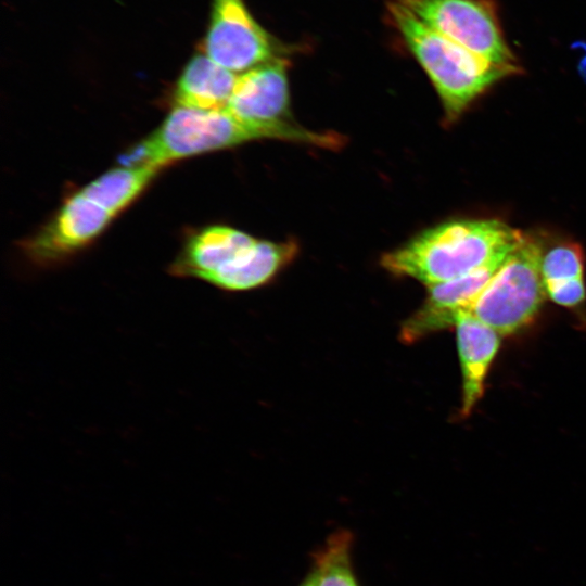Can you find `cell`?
Returning <instances> with one entry per match:
<instances>
[{
	"label": "cell",
	"instance_id": "cell-5",
	"mask_svg": "<svg viewBox=\"0 0 586 586\" xmlns=\"http://www.w3.org/2000/svg\"><path fill=\"white\" fill-rule=\"evenodd\" d=\"M424 24L491 63L521 72L494 0H397Z\"/></svg>",
	"mask_w": 586,
	"mask_h": 586
},
{
	"label": "cell",
	"instance_id": "cell-8",
	"mask_svg": "<svg viewBox=\"0 0 586 586\" xmlns=\"http://www.w3.org/2000/svg\"><path fill=\"white\" fill-rule=\"evenodd\" d=\"M511 251L495 255L482 266L461 277L429 286L423 305L404 322L400 331L402 340L411 343L428 334L455 326L458 311L469 308Z\"/></svg>",
	"mask_w": 586,
	"mask_h": 586
},
{
	"label": "cell",
	"instance_id": "cell-6",
	"mask_svg": "<svg viewBox=\"0 0 586 586\" xmlns=\"http://www.w3.org/2000/svg\"><path fill=\"white\" fill-rule=\"evenodd\" d=\"M202 50L233 73H244L279 58L276 41L253 17L244 0H212Z\"/></svg>",
	"mask_w": 586,
	"mask_h": 586
},
{
	"label": "cell",
	"instance_id": "cell-7",
	"mask_svg": "<svg viewBox=\"0 0 586 586\" xmlns=\"http://www.w3.org/2000/svg\"><path fill=\"white\" fill-rule=\"evenodd\" d=\"M114 218L80 191L69 196L22 249L36 265L60 264L85 249Z\"/></svg>",
	"mask_w": 586,
	"mask_h": 586
},
{
	"label": "cell",
	"instance_id": "cell-14",
	"mask_svg": "<svg viewBox=\"0 0 586 586\" xmlns=\"http://www.w3.org/2000/svg\"><path fill=\"white\" fill-rule=\"evenodd\" d=\"M160 170L149 165H122L92 180L80 192L115 217L142 193Z\"/></svg>",
	"mask_w": 586,
	"mask_h": 586
},
{
	"label": "cell",
	"instance_id": "cell-11",
	"mask_svg": "<svg viewBox=\"0 0 586 586\" xmlns=\"http://www.w3.org/2000/svg\"><path fill=\"white\" fill-rule=\"evenodd\" d=\"M462 377L460 415L468 417L484 394L485 380L498 353L500 335L466 309L455 320Z\"/></svg>",
	"mask_w": 586,
	"mask_h": 586
},
{
	"label": "cell",
	"instance_id": "cell-13",
	"mask_svg": "<svg viewBox=\"0 0 586 586\" xmlns=\"http://www.w3.org/2000/svg\"><path fill=\"white\" fill-rule=\"evenodd\" d=\"M296 251L297 245L293 241L257 240L247 252L216 272L207 283L231 292L258 288L289 264Z\"/></svg>",
	"mask_w": 586,
	"mask_h": 586
},
{
	"label": "cell",
	"instance_id": "cell-12",
	"mask_svg": "<svg viewBox=\"0 0 586 586\" xmlns=\"http://www.w3.org/2000/svg\"><path fill=\"white\" fill-rule=\"evenodd\" d=\"M238 76L201 52L183 67L174 88L176 106L198 110H226Z\"/></svg>",
	"mask_w": 586,
	"mask_h": 586
},
{
	"label": "cell",
	"instance_id": "cell-9",
	"mask_svg": "<svg viewBox=\"0 0 586 586\" xmlns=\"http://www.w3.org/2000/svg\"><path fill=\"white\" fill-rule=\"evenodd\" d=\"M286 65L279 56L239 75L226 110L249 123L289 122Z\"/></svg>",
	"mask_w": 586,
	"mask_h": 586
},
{
	"label": "cell",
	"instance_id": "cell-10",
	"mask_svg": "<svg viewBox=\"0 0 586 586\" xmlns=\"http://www.w3.org/2000/svg\"><path fill=\"white\" fill-rule=\"evenodd\" d=\"M256 239L227 226L206 227L187 240L169 266L173 276L208 282L219 270L240 258Z\"/></svg>",
	"mask_w": 586,
	"mask_h": 586
},
{
	"label": "cell",
	"instance_id": "cell-1",
	"mask_svg": "<svg viewBox=\"0 0 586 586\" xmlns=\"http://www.w3.org/2000/svg\"><path fill=\"white\" fill-rule=\"evenodd\" d=\"M279 139L333 149L337 138L294 123L256 124L241 120L227 110L176 106L149 137L120 156L125 166L163 167L201 153L227 149L256 139Z\"/></svg>",
	"mask_w": 586,
	"mask_h": 586
},
{
	"label": "cell",
	"instance_id": "cell-15",
	"mask_svg": "<svg viewBox=\"0 0 586 586\" xmlns=\"http://www.w3.org/2000/svg\"><path fill=\"white\" fill-rule=\"evenodd\" d=\"M354 534L337 528L311 552L316 586H361L353 562Z\"/></svg>",
	"mask_w": 586,
	"mask_h": 586
},
{
	"label": "cell",
	"instance_id": "cell-17",
	"mask_svg": "<svg viewBox=\"0 0 586 586\" xmlns=\"http://www.w3.org/2000/svg\"><path fill=\"white\" fill-rule=\"evenodd\" d=\"M296 586H316V575L311 568Z\"/></svg>",
	"mask_w": 586,
	"mask_h": 586
},
{
	"label": "cell",
	"instance_id": "cell-4",
	"mask_svg": "<svg viewBox=\"0 0 586 586\" xmlns=\"http://www.w3.org/2000/svg\"><path fill=\"white\" fill-rule=\"evenodd\" d=\"M542 258L538 239L523 233L518 245L466 310L500 336L514 334L528 326L546 297Z\"/></svg>",
	"mask_w": 586,
	"mask_h": 586
},
{
	"label": "cell",
	"instance_id": "cell-2",
	"mask_svg": "<svg viewBox=\"0 0 586 586\" xmlns=\"http://www.w3.org/2000/svg\"><path fill=\"white\" fill-rule=\"evenodd\" d=\"M523 232L496 219L441 224L382 256L391 273L413 278L428 288L461 277L495 255L513 250Z\"/></svg>",
	"mask_w": 586,
	"mask_h": 586
},
{
	"label": "cell",
	"instance_id": "cell-16",
	"mask_svg": "<svg viewBox=\"0 0 586 586\" xmlns=\"http://www.w3.org/2000/svg\"><path fill=\"white\" fill-rule=\"evenodd\" d=\"M585 258L582 247L573 242L555 245L543 253L542 277L545 291L584 279Z\"/></svg>",
	"mask_w": 586,
	"mask_h": 586
},
{
	"label": "cell",
	"instance_id": "cell-3",
	"mask_svg": "<svg viewBox=\"0 0 586 586\" xmlns=\"http://www.w3.org/2000/svg\"><path fill=\"white\" fill-rule=\"evenodd\" d=\"M387 8L396 29L433 82L449 122L494 84L520 73L495 65L436 31L397 0Z\"/></svg>",
	"mask_w": 586,
	"mask_h": 586
}]
</instances>
